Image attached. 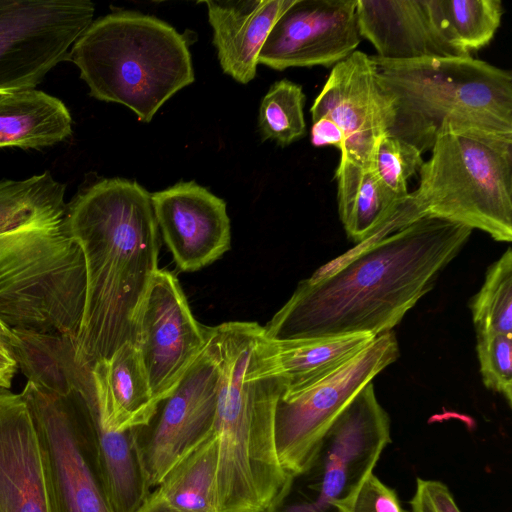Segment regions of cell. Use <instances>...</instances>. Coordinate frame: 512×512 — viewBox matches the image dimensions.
Returning a JSON list of instances; mask_svg holds the SVG:
<instances>
[{"label":"cell","instance_id":"obj_1","mask_svg":"<svg viewBox=\"0 0 512 512\" xmlns=\"http://www.w3.org/2000/svg\"><path fill=\"white\" fill-rule=\"evenodd\" d=\"M472 229L426 216L359 243L299 282L264 327L272 341L392 331L433 287Z\"/></svg>","mask_w":512,"mask_h":512},{"label":"cell","instance_id":"obj_2","mask_svg":"<svg viewBox=\"0 0 512 512\" xmlns=\"http://www.w3.org/2000/svg\"><path fill=\"white\" fill-rule=\"evenodd\" d=\"M65 227L85 261L76 358L91 371L126 343L135 345L140 310L159 269V229L151 194L122 178L79 192L67 204Z\"/></svg>","mask_w":512,"mask_h":512},{"label":"cell","instance_id":"obj_3","mask_svg":"<svg viewBox=\"0 0 512 512\" xmlns=\"http://www.w3.org/2000/svg\"><path fill=\"white\" fill-rule=\"evenodd\" d=\"M211 334L220 368L216 510L263 512L286 477L274 439L275 407L286 383L264 327L230 321L211 327Z\"/></svg>","mask_w":512,"mask_h":512},{"label":"cell","instance_id":"obj_4","mask_svg":"<svg viewBox=\"0 0 512 512\" xmlns=\"http://www.w3.org/2000/svg\"><path fill=\"white\" fill-rule=\"evenodd\" d=\"M392 107L387 133L431 150L443 124L512 136V74L472 56L387 61L370 55Z\"/></svg>","mask_w":512,"mask_h":512},{"label":"cell","instance_id":"obj_5","mask_svg":"<svg viewBox=\"0 0 512 512\" xmlns=\"http://www.w3.org/2000/svg\"><path fill=\"white\" fill-rule=\"evenodd\" d=\"M68 59L92 97L122 104L143 122L194 81L186 39L166 22L137 12L92 21Z\"/></svg>","mask_w":512,"mask_h":512},{"label":"cell","instance_id":"obj_6","mask_svg":"<svg viewBox=\"0 0 512 512\" xmlns=\"http://www.w3.org/2000/svg\"><path fill=\"white\" fill-rule=\"evenodd\" d=\"M410 193L420 218L431 216L512 239V136L443 124Z\"/></svg>","mask_w":512,"mask_h":512},{"label":"cell","instance_id":"obj_7","mask_svg":"<svg viewBox=\"0 0 512 512\" xmlns=\"http://www.w3.org/2000/svg\"><path fill=\"white\" fill-rule=\"evenodd\" d=\"M85 296L84 256L65 220L20 232L0 245V321L9 329L76 340Z\"/></svg>","mask_w":512,"mask_h":512},{"label":"cell","instance_id":"obj_8","mask_svg":"<svg viewBox=\"0 0 512 512\" xmlns=\"http://www.w3.org/2000/svg\"><path fill=\"white\" fill-rule=\"evenodd\" d=\"M390 442V418L370 382L338 415L305 466L286 475L263 512H339L336 504L373 472Z\"/></svg>","mask_w":512,"mask_h":512},{"label":"cell","instance_id":"obj_9","mask_svg":"<svg viewBox=\"0 0 512 512\" xmlns=\"http://www.w3.org/2000/svg\"><path fill=\"white\" fill-rule=\"evenodd\" d=\"M25 399L40 443L51 512H115L99 464L93 414L79 392L27 381Z\"/></svg>","mask_w":512,"mask_h":512},{"label":"cell","instance_id":"obj_10","mask_svg":"<svg viewBox=\"0 0 512 512\" xmlns=\"http://www.w3.org/2000/svg\"><path fill=\"white\" fill-rule=\"evenodd\" d=\"M399 354L396 336L388 331L316 383L297 391H283L275 407L274 439L286 475L305 466L338 415Z\"/></svg>","mask_w":512,"mask_h":512},{"label":"cell","instance_id":"obj_11","mask_svg":"<svg viewBox=\"0 0 512 512\" xmlns=\"http://www.w3.org/2000/svg\"><path fill=\"white\" fill-rule=\"evenodd\" d=\"M89 0H0V95L35 89L91 24Z\"/></svg>","mask_w":512,"mask_h":512},{"label":"cell","instance_id":"obj_12","mask_svg":"<svg viewBox=\"0 0 512 512\" xmlns=\"http://www.w3.org/2000/svg\"><path fill=\"white\" fill-rule=\"evenodd\" d=\"M219 380L210 327L203 351L174 390L158 402L151 420L136 429L138 450L151 489L213 433Z\"/></svg>","mask_w":512,"mask_h":512},{"label":"cell","instance_id":"obj_13","mask_svg":"<svg viewBox=\"0 0 512 512\" xmlns=\"http://www.w3.org/2000/svg\"><path fill=\"white\" fill-rule=\"evenodd\" d=\"M209 335L210 327L194 318L175 275L158 269L140 310L135 342L157 404L174 390Z\"/></svg>","mask_w":512,"mask_h":512},{"label":"cell","instance_id":"obj_14","mask_svg":"<svg viewBox=\"0 0 512 512\" xmlns=\"http://www.w3.org/2000/svg\"><path fill=\"white\" fill-rule=\"evenodd\" d=\"M310 112L312 121L328 118L342 131L340 158L372 167L376 142L390 128L392 107L369 55L356 50L333 66Z\"/></svg>","mask_w":512,"mask_h":512},{"label":"cell","instance_id":"obj_15","mask_svg":"<svg viewBox=\"0 0 512 512\" xmlns=\"http://www.w3.org/2000/svg\"><path fill=\"white\" fill-rule=\"evenodd\" d=\"M356 0H295L279 17L258 58L275 70L331 67L361 42Z\"/></svg>","mask_w":512,"mask_h":512},{"label":"cell","instance_id":"obj_16","mask_svg":"<svg viewBox=\"0 0 512 512\" xmlns=\"http://www.w3.org/2000/svg\"><path fill=\"white\" fill-rule=\"evenodd\" d=\"M158 229L184 272L197 271L230 249L226 203L195 182L151 194Z\"/></svg>","mask_w":512,"mask_h":512},{"label":"cell","instance_id":"obj_17","mask_svg":"<svg viewBox=\"0 0 512 512\" xmlns=\"http://www.w3.org/2000/svg\"><path fill=\"white\" fill-rule=\"evenodd\" d=\"M0 512H51L42 452L21 393L0 387Z\"/></svg>","mask_w":512,"mask_h":512},{"label":"cell","instance_id":"obj_18","mask_svg":"<svg viewBox=\"0 0 512 512\" xmlns=\"http://www.w3.org/2000/svg\"><path fill=\"white\" fill-rule=\"evenodd\" d=\"M362 38L387 61L461 58L470 53L449 42L430 19L425 0H356Z\"/></svg>","mask_w":512,"mask_h":512},{"label":"cell","instance_id":"obj_19","mask_svg":"<svg viewBox=\"0 0 512 512\" xmlns=\"http://www.w3.org/2000/svg\"><path fill=\"white\" fill-rule=\"evenodd\" d=\"M295 0L204 1L213 44L224 73L246 84L256 75L260 51L279 17Z\"/></svg>","mask_w":512,"mask_h":512},{"label":"cell","instance_id":"obj_20","mask_svg":"<svg viewBox=\"0 0 512 512\" xmlns=\"http://www.w3.org/2000/svg\"><path fill=\"white\" fill-rule=\"evenodd\" d=\"M99 426L124 431L146 425L153 417L155 401L137 347L126 343L110 358L91 368Z\"/></svg>","mask_w":512,"mask_h":512},{"label":"cell","instance_id":"obj_21","mask_svg":"<svg viewBox=\"0 0 512 512\" xmlns=\"http://www.w3.org/2000/svg\"><path fill=\"white\" fill-rule=\"evenodd\" d=\"M335 178L339 217L356 244L375 242L402 228L401 209L408 197H394L372 168L340 158Z\"/></svg>","mask_w":512,"mask_h":512},{"label":"cell","instance_id":"obj_22","mask_svg":"<svg viewBox=\"0 0 512 512\" xmlns=\"http://www.w3.org/2000/svg\"><path fill=\"white\" fill-rule=\"evenodd\" d=\"M10 351L29 382L57 394L81 393L95 400L91 371L76 358V340L62 334L13 328Z\"/></svg>","mask_w":512,"mask_h":512},{"label":"cell","instance_id":"obj_23","mask_svg":"<svg viewBox=\"0 0 512 512\" xmlns=\"http://www.w3.org/2000/svg\"><path fill=\"white\" fill-rule=\"evenodd\" d=\"M72 134V117L57 97L26 89L0 95V148L41 149Z\"/></svg>","mask_w":512,"mask_h":512},{"label":"cell","instance_id":"obj_24","mask_svg":"<svg viewBox=\"0 0 512 512\" xmlns=\"http://www.w3.org/2000/svg\"><path fill=\"white\" fill-rule=\"evenodd\" d=\"M65 190L50 171L24 180H1L0 245L20 232L64 222Z\"/></svg>","mask_w":512,"mask_h":512},{"label":"cell","instance_id":"obj_25","mask_svg":"<svg viewBox=\"0 0 512 512\" xmlns=\"http://www.w3.org/2000/svg\"><path fill=\"white\" fill-rule=\"evenodd\" d=\"M375 337L350 334L328 338L272 341L278 372L286 391L306 388L328 376Z\"/></svg>","mask_w":512,"mask_h":512},{"label":"cell","instance_id":"obj_26","mask_svg":"<svg viewBox=\"0 0 512 512\" xmlns=\"http://www.w3.org/2000/svg\"><path fill=\"white\" fill-rule=\"evenodd\" d=\"M218 442L214 433L175 464L150 496L179 512H217Z\"/></svg>","mask_w":512,"mask_h":512},{"label":"cell","instance_id":"obj_27","mask_svg":"<svg viewBox=\"0 0 512 512\" xmlns=\"http://www.w3.org/2000/svg\"><path fill=\"white\" fill-rule=\"evenodd\" d=\"M425 4L442 35L470 54L491 42L504 12L500 0H425Z\"/></svg>","mask_w":512,"mask_h":512},{"label":"cell","instance_id":"obj_28","mask_svg":"<svg viewBox=\"0 0 512 512\" xmlns=\"http://www.w3.org/2000/svg\"><path fill=\"white\" fill-rule=\"evenodd\" d=\"M471 312L478 334L512 335L511 248L487 269L482 287L471 299Z\"/></svg>","mask_w":512,"mask_h":512},{"label":"cell","instance_id":"obj_29","mask_svg":"<svg viewBox=\"0 0 512 512\" xmlns=\"http://www.w3.org/2000/svg\"><path fill=\"white\" fill-rule=\"evenodd\" d=\"M305 94L302 87L287 79L271 85L259 108L258 127L263 140L287 146L306 133Z\"/></svg>","mask_w":512,"mask_h":512},{"label":"cell","instance_id":"obj_30","mask_svg":"<svg viewBox=\"0 0 512 512\" xmlns=\"http://www.w3.org/2000/svg\"><path fill=\"white\" fill-rule=\"evenodd\" d=\"M422 154L411 144L391 135L383 134L376 142L372 170L381 184L397 199H406L408 180L419 172Z\"/></svg>","mask_w":512,"mask_h":512},{"label":"cell","instance_id":"obj_31","mask_svg":"<svg viewBox=\"0 0 512 512\" xmlns=\"http://www.w3.org/2000/svg\"><path fill=\"white\" fill-rule=\"evenodd\" d=\"M477 357L484 385L512 404V335H477Z\"/></svg>","mask_w":512,"mask_h":512},{"label":"cell","instance_id":"obj_32","mask_svg":"<svg viewBox=\"0 0 512 512\" xmlns=\"http://www.w3.org/2000/svg\"><path fill=\"white\" fill-rule=\"evenodd\" d=\"M339 512H407L394 489L370 473L343 500L336 504Z\"/></svg>","mask_w":512,"mask_h":512},{"label":"cell","instance_id":"obj_33","mask_svg":"<svg viewBox=\"0 0 512 512\" xmlns=\"http://www.w3.org/2000/svg\"><path fill=\"white\" fill-rule=\"evenodd\" d=\"M410 505L411 512H461L448 486L438 480L417 478Z\"/></svg>","mask_w":512,"mask_h":512},{"label":"cell","instance_id":"obj_34","mask_svg":"<svg viewBox=\"0 0 512 512\" xmlns=\"http://www.w3.org/2000/svg\"><path fill=\"white\" fill-rule=\"evenodd\" d=\"M311 143L316 147L334 146L343 149L344 136L340 128L328 118L313 121L311 127Z\"/></svg>","mask_w":512,"mask_h":512},{"label":"cell","instance_id":"obj_35","mask_svg":"<svg viewBox=\"0 0 512 512\" xmlns=\"http://www.w3.org/2000/svg\"><path fill=\"white\" fill-rule=\"evenodd\" d=\"M17 368L10 349L0 340V381L5 388L9 389L11 387V382Z\"/></svg>","mask_w":512,"mask_h":512},{"label":"cell","instance_id":"obj_36","mask_svg":"<svg viewBox=\"0 0 512 512\" xmlns=\"http://www.w3.org/2000/svg\"><path fill=\"white\" fill-rule=\"evenodd\" d=\"M137 512H179V511L168 506L166 503L151 497L149 494L147 500L138 509Z\"/></svg>","mask_w":512,"mask_h":512},{"label":"cell","instance_id":"obj_37","mask_svg":"<svg viewBox=\"0 0 512 512\" xmlns=\"http://www.w3.org/2000/svg\"><path fill=\"white\" fill-rule=\"evenodd\" d=\"M0 340L4 342L8 348L10 349V346L12 342L14 341V335L8 327H6L1 321H0Z\"/></svg>","mask_w":512,"mask_h":512},{"label":"cell","instance_id":"obj_38","mask_svg":"<svg viewBox=\"0 0 512 512\" xmlns=\"http://www.w3.org/2000/svg\"><path fill=\"white\" fill-rule=\"evenodd\" d=\"M0 387H4L1 381H0ZM4 388H5V387H4Z\"/></svg>","mask_w":512,"mask_h":512}]
</instances>
